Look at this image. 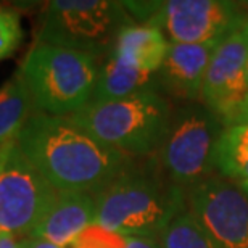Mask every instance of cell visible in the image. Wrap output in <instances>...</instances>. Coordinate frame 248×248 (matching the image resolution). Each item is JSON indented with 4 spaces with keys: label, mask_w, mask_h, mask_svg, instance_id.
<instances>
[{
    "label": "cell",
    "mask_w": 248,
    "mask_h": 248,
    "mask_svg": "<svg viewBox=\"0 0 248 248\" xmlns=\"http://www.w3.org/2000/svg\"><path fill=\"white\" fill-rule=\"evenodd\" d=\"M0 248H19V240L8 234H0Z\"/></svg>",
    "instance_id": "7402d4cb"
},
{
    "label": "cell",
    "mask_w": 248,
    "mask_h": 248,
    "mask_svg": "<svg viewBox=\"0 0 248 248\" xmlns=\"http://www.w3.org/2000/svg\"><path fill=\"white\" fill-rule=\"evenodd\" d=\"M19 248H62L55 244L44 239H37V237H24L19 240Z\"/></svg>",
    "instance_id": "44dd1931"
},
{
    "label": "cell",
    "mask_w": 248,
    "mask_h": 248,
    "mask_svg": "<svg viewBox=\"0 0 248 248\" xmlns=\"http://www.w3.org/2000/svg\"><path fill=\"white\" fill-rule=\"evenodd\" d=\"M95 226L123 237L160 239L187 211V190L153 170L129 166L95 193Z\"/></svg>",
    "instance_id": "7a4b0ae2"
},
{
    "label": "cell",
    "mask_w": 248,
    "mask_h": 248,
    "mask_svg": "<svg viewBox=\"0 0 248 248\" xmlns=\"http://www.w3.org/2000/svg\"><path fill=\"white\" fill-rule=\"evenodd\" d=\"M123 248H163L160 239L150 237H124Z\"/></svg>",
    "instance_id": "ffe728a7"
},
{
    "label": "cell",
    "mask_w": 248,
    "mask_h": 248,
    "mask_svg": "<svg viewBox=\"0 0 248 248\" xmlns=\"http://www.w3.org/2000/svg\"><path fill=\"white\" fill-rule=\"evenodd\" d=\"M57 193L19 150L16 140L0 148V234L29 237Z\"/></svg>",
    "instance_id": "52a82bcc"
},
{
    "label": "cell",
    "mask_w": 248,
    "mask_h": 248,
    "mask_svg": "<svg viewBox=\"0 0 248 248\" xmlns=\"http://www.w3.org/2000/svg\"><path fill=\"white\" fill-rule=\"evenodd\" d=\"M23 42L21 16L15 8L0 5V62L7 60Z\"/></svg>",
    "instance_id": "ac0fdd59"
},
{
    "label": "cell",
    "mask_w": 248,
    "mask_h": 248,
    "mask_svg": "<svg viewBox=\"0 0 248 248\" xmlns=\"http://www.w3.org/2000/svg\"><path fill=\"white\" fill-rule=\"evenodd\" d=\"M187 211L221 248H248V197L239 184L206 177L187 188Z\"/></svg>",
    "instance_id": "30bf717a"
},
{
    "label": "cell",
    "mask_w": 248,
    "mask_h": 248,
    "mask_svg": "<svg viewBox=\"0 0 248 248\" xmlns=\"http://www.w3.org/2000/svg\"><path fill=\"white\" fill-rule=\"evenodd\" d=\"M163 248H221L188 211L177 216L160 237Z\"/></svg>",
    "instance_id": "e0dca14e"
},
{
    "label": "cell",
    "mask_w": 248,
    "mask_h": 248,
    "mask_svg": "<svg viewBox=\"0 0 248 248\" xmlns=\"http://www.w3.org/2000/svg\"><path fill=\"white\" fill-rule=\"evenodd\" d=\"M100 63L86 53L36 42L18 69L34 111L68 118L92 102Z\"/></svg>",
    "instance_id": "277c9868"
},
{
    "label": "cell",
    "mask_w": 248,
    "mask_h": 248,
    "mask_svg": "<svg viewBox=\"0 0 248 248\" xmlns=\"http://www.w3.org/2000/svg\"><path fill=\"white\" fill-rule=\"evenodd\" d=\"M134 24L123 2L53 0L42 12L37 42L100 58L110 55L121 29Z\"/></svg>",
    "instance_id": "5b68a950"
},
{
    "label": "cell",
    "mask_w": 248,
    "mask_h": 248,
    "mask_svg": "<svg viewBox=\"0 0 248 248\" xmlns=\"http://www.w3.org/2000/svg\"><path fill=\"white\" fill-rule=\"evenodd\" d=\"M248 19L216 47L202 91V103L224 127L248 121Z\"/></svg>",
    "instance_id": "ba28073f"
},
{
    "label": "cell",
    "mask_w": 248,
    "mask_h": 248,
    "mask_svg": "<svg viewBox=\"0 0 248 248\" xmlns=\"http://www.w3.org/2000/svg\"><path fill=\"white\" fill-rule=\"evenodd\" d=\"M239 187L242 188V190H244V193L248 197V181H247V182H240Z\"/></svg>",
    "instance_id": "603a6c76"
},
{
    "label": "cell",
    "mask_w": 248,
    "mask_h": 248,
    "mask_svg": "<svg viewBox=\"0 0 248 248\" xmlns=\"http://www.w3.org/2000/svg\"><path fill=\"white\" fill-rule=\"evenodd\" d=\"M97 200L89 192H58L52 206L29 237L69 248L89 227L95 226Z\"/></svg>",
    "instance_id": "7c38bea8"
},
{
    "label": "cell",
    "mask_w": 248,
    "mask_h": 248,
    "mask_svg": "<svg viewBox=\"0 0 248 248\" xmlns=\"http://www.w3.org/2000/svg\"><path fill=\"white\" fill-rule=\"evenodd\" d=\"M224 126L203 103H184L172 110L160 163L174 184L192 187L215 171V150Z\"/></svg>",
    "instance_id": "8992f818"
},
{
    "label": "cell",
    "mask_w": 248,
    "mask_h": 248,
    "mask_svg": "<svg viewBox=\"0 0 248 248\" xmlns=\"http://www.w3.org/2000/svg\"><path fill=\"white\" fill-rule=\"evenodd\" d=\"M124 237L92 226L69 248H123Z\"/></svg>",
    "instance_id": "d6986e66"
},
{
    "label": "cell",
    "mask_w": 248,
    "mask_h": 248,
    "mask_svg": "<svg viewBox=\"0 0 248 248\" xmlns=\"http://www.w3.org/2000/svg\"><path fill=\"white\" fill-rule=\"evenodd\" d=\"M171 107L156 91L108 102H91L68 116L97 140L127 156L160 150L171 120Z\"/></svg>",
    "instance_id": "3957f363"
},
{
    "label": "cell",
    "mask_w": 248,
    "mask_h": 248,
    "mask_svg": "<svg viewBox=\"0 0 248 248\" xmlns=\"http://www.w3.org/2000/svg\"><path fill=\"white\" fill-rule=\"evenodd\" d=\"M247 82H248V64H247Z\"/></svg>",
    "instance_id": "cb8c5ba5"
},
{
    "label": "cell",
    "mask_w": 248,
    "mask_h": 248,
    "mask_svg": "<svg viewBox=\"0 0 248 248\" xmlns=\"http://www.w3.org/2000/svg\"><path fill=\"white\" fill-rule=\"evenodd\" d=\"M215 170L231 182L248 181V121L222 131L215 150Z\"/></svg>",
    "instance_id": "2e32d148"
},
{
    "label": "cell",
    "mask_w": 248,
    "mask_h": 248,
    "mask_svg": "<svg viewBox=\"0 0 248 248\" xmlns=\"http://www.w3.org/2000/svg\"><path fill=\"white\" fill-rule=\"evenodd\" d=\"M158 74L145 73L120 62L110 53L100 63L92 102H108L131 97L145 91H156Z\"/></svg>",
    "instance_id": "5bb4252c"
},
{
    "label": "cell",
    "mask_w": 248,
    "mask_h": 248,
    "mask_svg": "<svg viewBox=\"0 0 248 248\" xmlns=\"http://www.w3.org/2000/svg\"><path fill=\"white\" fill-rule=\"evenodd\" d=\"M16 143L57 192L98 193L131 166V156L102 143L63 116L34 111Z\"/></svg>",
    "instance_id": "6da1fadb"
},
{
    "label": "cell",
    "mask_w": 248,
    "mask_h": 248,
    "mask_svg": "<svg viewBox=\"0 0 248 248\" xmlns=\"http://www.w3.org/2000/svg\"><path fill=\"white\" fill-rule=\"evenodd\" d=\"M217 46L170 42L166 58L158 71V86L179 102H200L208 66Z\"/></svg>",
    "instance_id": "8fae6325"
},
{
    "label": "cell",
    "mask_w": 248,
    "mask_h": 248,
    "mask_svg": "<svg viewBox=\"0 0 248 248\" xmlns=\"http://www.w3.org/2000/svg\"><path fill=\"white\" fill-rule=\"evenodd\" d=\"M170 41L152 24H129L121 29L111 55L140 71L158 74L166 58Z\"/></svg>",
    "instance_id": "4fadbf2b"
},
{
    "label": "cell",
    "mask_w": 248,
    "mask_h": 248,
    "mask_svg": "<svg viewBox=\"0 0 248 248\" xmlns=\"http://www.w3.org/2000/svg\"><path fill=\"white\" fill-rule=\"evenodd\" d=\"M32 113L34 107L26 82L16 73L0 87V148L16 140Z\"/></svg>",
    "instance_id": "9a60e30c"
},
{
    "label": "cell",
    "mask_w": 248,
    "mask_h": 248,
    "mask_svg": "<svg viewBox=\"0 0 248 248\" xmlns=\"http://www.w3.org/2000/svg\"><path fill=\"white\" fill-rule=\"evenodd\" d=\"M248 19L239 3L227 0H168L148 24L174 44H221Z\"/></svg>",
    "instance_id": "9c48e42d"
}]
</instances>
